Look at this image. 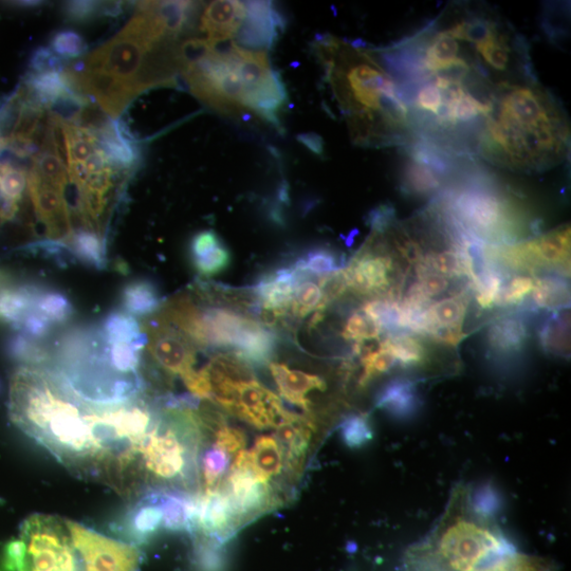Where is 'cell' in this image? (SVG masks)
Masks as SVG:
<instances>
[{
  "mask_svg": "<svg viewBox=\"0 0 571 571\" xmlns=\"http://www.w3.org/2000/svg\"><path fill=\"white\" fill-rule=\"evenodd\" d=\"M489 114L475 130L476 152L511 171L540 173L569 155L570 128L559 101L527 73L490 82Z\"/></svg>",
  "mask_w": 571,
  "mask_h": 571,
  "instance_id": "cell-1",
  "label": "cell"
},
{
  "mask_svg": "<svg viewBox=\"0 0 571 571\" xmlns=\"http://www.w3.org/2000/svg\"><path fill=\"white\" fill-rule=\"evenodd\" d=\"M9 414L18 429L70 471L102 480L106 456L97 407L73 393L49 368H17Z\"/></svg>",
  "mask_w": 571,
  "mask_h": 571,
  "instance_id": "cell-2",
  "label": "cell"
},
{
  "mask_svg": "<svg viewBox=\"0 0 571 571\" xmlns=\"http://www.w3.org/2000/svg\"><path fill=\"white\" fill-rule=\"evenodd\" d=\"M313 49L356 145L402 146L412 140L409 108L373 49L329 34L321 35Z\"/></svg>",
  "mask_w": 571,
  "mask_h": 571,
  "instance_id": "cell-3",
  "label": "cell"
},
{
  "mask_svg": "<svg viewBox=\"0 0 571 571\" xmlns=\"http://www.w3.org/2000/svg\"><path fill=\"white\" fill-rule=\"evenodd\" d=\"M179 73L192 94L228 116L251 115L281 126L286 87L265 50L231 42L219 48L207 39H189L178 47Z\"/></svg>",
  "mask_w": 571,
  "mask_h": 571,
  "instance_id": "cell-4",
  "label": "cell"
},
{
  "mask_svg": "<svg viewBox=\"0 0 571 571\" xmlns=\"http://www.w3.org/2000/svg\"><path fill=\"white\" fill-rule=\"evenodd\" d=\"M490 515L476 507L468 486L452 491L429 536L405 552L407 571H480L515 551Z\"/></svg>",
  "mask_w": 571,
  "mask_h": 571,
  "instance_id": "cell-5",
  "label": "cell"
},
{
  "mask_svg": "<svg viewBox=\"0 0 571 571\" xmlns=\"http://www.w3.org/2000/svg\"><path fill=\"white\" fill-rule=\"evenodd\" d=\"M437 205L456 227L485 243L518 242L538 228L522 202L483 171L472 172L455 184Z\"/></svg>",
  "mask_w": 571,
  "mask_h": 571,
  "instance_id": "cell-6",
  "label": "cell"
},
{
  "mask_svg": "<svg viewBox=\"0 0 571 571\" xmlns=\"http://www.w3.org/2000/svg\"><path fill=\"white\" fill-rule=\"evenodd\" d=\"M198 414L190 410L159 413L152 430L134 451L133 486L189 485L197 475V455L202 437Z\"/></svg>",
  "mask_w": 571,
  "mask_h": 571,
  "instance_id": "cell-7",
  "label": "cell"
},
{
  "mask_svg": "<svg viewBox=\"0 0 571 571\" xmlns=\"http://www.w3.org/2000/svg\"><path fill=\"white\" fill-rule=\"evenodd\" d=\"M26 554L20 571H82L66 520L35 514L22 526Z\"/></svg>",
  "mask_w": 571,
  "mask_h": 571,
  "instance_id": "cell-8",
  "label": "cell"
},
{
  "mask_svg": "<svg viewBox=\"0 0 571 571\" xmlns=\"http://www.w3.org/2000/svg\"><path fill=\"white\" fill-rule=\"evenodd\" d=\"M159 42L142 25L131 20L114 39L70 67L77 70H104L135 87L147 53Z\"/></svg>",
  "mask_w": 571,
  "mask_h": 571,
  "instance_id": "cell-9",
  "label": "cell"
},
{
  "mask_svg": "<svg viewBox=\"0 0 571 571\" xmlns=\"http://www.w3.org/2000/svg\"><path fill=\"white\" fill-rule=\"evenodd\" d=\"M82 571H140L141 555L135 545L110 539L66 520Z\"/></svg>",
  "mask_w": 571,
  "mask_h": 571,
  "instance_id": "cell-10",
  "label": "cell"
},
{
  "mask_svg": "<svg viewBox=\"0 0 571 571\" xmlns=\"http://www.w3.org/2000/svg\"><path fill=\"white\" fill-rule=\"evenodd\" d=\"M142 328L147 337L146 354L160 370L180 377L193 370L196 346L180 330L159 317Z\"/></svg>",
  "mask_w": 571,
  "mask_h": 571,
  "instance_id": "cell-11",
  "label": "cell"
},
{
  "mask_svg": "<svg viewBox=\"0 0 571 571\" xmlns=\"http://www.w3.org/2000/svg\"><path fill=\"white\" fill-rule=\"evenodd\" d=\"M63 73L72 89L94 98L103 112L113 120H117L139 95L131 83L104 70H77L67 66Z\"/></svg>",
  "mask_w": 571,
  "mask_h": 571,
  "instance_id": "cell-12",
  "label": "cell"
},
{
  "mask_svg": "<svg viewBox=\"0 0 571 571\" xmlns=\"http://www.w3.org/2000/svg\"><path fill=\"white\" fill-rule=\"evenodd\" d=\"M226 494L234 513L237 525L243 519L260 512L269 506V482L262 480L256 473L251 453L238 452L228 478Z\"/></svg>",
  "mask_w": 571,
  "mask_h": 571,
  "instance_id": "cell-13",
  "label": "cell"
},
{
  "mask_svg": "<svg viewBox=\"0 0 571 571\" xmlns=\"http://www.w3.org/2000/svg\"><path fill=\"white\" fill-rule=\"evenodd\" d=\"M393 269L392 257L383 250L379 234L373 232L371 241L343 273L348 289L370 296L390 289Z\"/></svg>",
  "mask_w": 571,
  "mask_h": 571,
  "instance_id": "cell-14",
  "label": "cell"
},
{
  "mask_svg": "<svg viewBox=\"0 0 571 571\" xmlns=\"http://www.w3.org/2000/svg\"><path fill=\"white\" fill-rule=\"evenodd\" d=\"M237 526L225 490L217 489L196 495L195 531L220 544L232 536Z\"/></svg>",
  "mask_w": 571,
  "mask_h": 571,
  "instance_id": "cell-15",
  "label": "cell"
},
{
  "mask_svg": "<svg viewBox=\"0 0 571 571\" xmlns=\"http://www.w3.org/2000/svg\"><path fill=\"white\" fill-rule=\"evenodd\" d=\"M163 529V512L157 490L144 494L115 525V531L133 545L151 541Z\"/></svg>",
  "mask_w": 571,
  "mask_h": 571,
  "instance_id": "cell-16",
  "label": "cell"
},
{
  "mask_svg": "<svg viewBox=\"0 0 571 571\" xmlns=\"http://www.w3.org/2000/svg\"><path fill=\"white\" fill-rule=\"evenodd\" d=\"M306 278L293 266L276 269L255 284L253 294L261 309L280 317L291 307L294 293Z\"/></svg>",
  "mask_w": 571,
  "mask_h": 571,
  "instance_id": "cell-17",
  "label": "cell"
},
{
  "mask_svg": "<svg viewBox=\"0 0 571 571\" xmlns=\"http://www.w3.org/2000/svg\"><path fill=\"white\" fill-rule=\"evenodd\" d=\"M248 13V5L233 0H219L208 4L202 11L199 29L207 40L220 44L237 39L242 31Z\"/></svg>",
  "mask_w": 571,
  "mask_h": 571,
  "instance_id": "cell-18",
  "label": "cell"
},
{
  "mask_svg": "<svg viewBox=\"0 0 571 571\" xmlns=\"http://www.w3.org/2000/svg\"><path fill=\"white\" fill-rule=\"evenodd\" d=\"M247 5L246 21L237 41L253 50L271 47L283 25L280 14L267 2H247Z\"/></svg>",
  "mask_w": 571,
  "mask_h": 571,
  "instance_id": "cell-19",
  "label": "cell"
},
{
  "mask_svg": "<svg viewBox=\"0 0 571 571\" xmlns=\"http://www.w3.org/2000/svg\"><path fill=\"white\" fill-rule=\"evenodd\" d=\"M190 257L194 269L207 278L225 271L232 261L227 245L213 230L200 231L192 237Z\"/></svg>",
  "mask_w": 571,
  "mask_h": 571,
  "instance_id": "cell-20",
  "label": "cell"
},
{
  "mask_svg": "<svg viewBox=\"0 0 571 571\" xmlns=\"http://www.w3.org/2000/svg\"><path fill=\"white\" fill-rule=\"evenodd\" d=\"M526 245L538 268H557L569 274L570 227L533 238Z\"/></svg>",
  "mask_w": 571,
  "mask_h": 571,
  "instance_id": "cell-21",
  "label": "cell"
},
{
  "mask_svg": "<svg viewBox=\"0 0 571 571\" xmlns=\"http://www.w3.org/2000/svg\"><path fill=\"white\" fill-rule=\"evenodd\" d=\"M97 136L110 168L116 171L131 170L139 163L140 147L125 136L123 126L117 120L110 122Z\"/></svg>",
  "mask_w": 571,
  "mask_h": 571,
  "instance_id": "cell-22",
  "label": "cell"
},
{
  "mask_svg": "<svg viewBox=\"0 0 571 571\" xmlns=\"http://www.w3.org/2000/svg\"><path fill=\"white\" fill-rule=\"evenodd\" d=\"M270 371L280 394L290 403L298 405V407L308 410L309 400L307 394L312 391H325L327 385L325 381L315 375H309L304 372L290 370V368L281 363H270Z\"/></svg>",
  "mask_w": 571,
  "mask_h": 571,
  "instance_id": "cell-23",
  "label": "cell"
},
{
  "mask_svg": "<svg viewBox=\"0 0 571 571\" xmlns=\"http://www.w3.org/2000/svg\"><path fill=\"white\" fill-rule=\"evenodd\" d=\"M473 45L478 55L476 64L478 66L485 64L491 68L492 72H507L512 60L517 58V51L519 52L517 47L522 46L517 43V40L511 43L510 34L501 29L499 23L484 40Z\"/></svg>",
  "mask_w": 571,
  "mask_h": 571,
  "instance_id": "cell-24",
  "label": "cell"
},
{
  "mask_svg": "<svg viewBox=\"0 0 571 571\" xmlns=\"http://www.w3.org/2000/svg\"><path fill=\"white\" fill-rule=\"evenodd\" d=\"M276 335L268 327L250 319L233 354L250 364L261 365L269 361L275 351Z\"/></svg>",
  "mask_w": 571,
  "mask_h": 571,
  "instance_id": "cell-25",
  "label": "cell"
},
{
  "mask_svg": "<svg viewBox=\"0 0 571 571\" xmlns=\"http://www.w3.org/2000/svg\"><path fill=\"white\" fill-rule=\"evenodd\" d=\"M527 340V326L525 321L518 317H503L495 321L487 335V344L491 353L502 357L522 353Z\"/></svg>",
  "mask_w": 571,
  "mask_h": 571,
  "instance_id": "cell-26",
  "label": "cell"
},
{
  "mask_svg": "<svg viewBox=\"0 0 571 571\" xmlns=\"http://www.w3.org/2000/svg\"><path fill=\"white\" fill-rule=\"evenodd\" d=\"M41 285H8L0 289V323L12 325L15 329L33 310L36 294Z\"/></svg>",
  "mask_w": 571,
  "mask_h": 571,
  "instance_id": "cell-27",
  "label": "cell"
},
{
  "mask_svg": "<svg viewBox=\"0 0 571 571\" xmlns=\"http://www.w3.org/2000/svg\"><path fill=\"white\" fill-rule=\"evenodd\" d=\"M276 429H278L276 436L285 447L288 468L292 471L298 470L309 449L312 431L316 430L315 427L309 420L298 416L296 420Z\"/></svg>",
  "mask_w": 571,
  "mask_h": 571,
  "instance_id": "cell-28",
  "label": "cell"
},
{
  "mask_svg": "<svg viewBox=\"0 0 571 571\" xmlns=\"http://www.w3.org/2000/svg\"><path fill=\"white\" fill-rule=\"evenodd\" d=\"M123 311L133 317L153 315L162 307V297L157 285L150 280H137L127 284L122 291Z\"/></svg>",
  "mask_w": 571,
  "mask_h": 571,
  "instance_id": "cell-29",
  "label": "cell"
},
{
  "mask_svg": "<svg viewBox=\"0 0 571 571\" xmlns=\"http://www.w3.org/2000/svg\"><path fill=\"white\" fill-rule=\"evenodd\" d=\"M401 187L409 195L429 196L440 189L441 175L429 165L408 157L401 171Z\"/></svg>",
  "mask_w": 571,
  "mask_h": 571,
  "instance_id": "cell-30",
  "label": "cell"
},
{
  "mask_svg": "<svg viewBox=\"0 0 571 571\" xmlns=\"http://www.w3.org/2000/svg\"><path fill=\"white\" fill-rule=\"evenodd\" d=\"M104 340L109 343H136L146 339L138 320L123 310L109 312L99 325Z\"/></svg>",
  "mask_w": 571,
  "mask_h": 571,
  "instance_id": "cell-31",
  "label": "cell"
},
{
  "mask_svg": "<svg viewBox=\"0 0 571 571\" xmlns=\"http://www.w3.org/2000/svg\"><path fill=\"white\" fill-rule=\"evenodd\" d=\"M251 457L253 467L262 480L269 482L271 477L278 476L284 465V451L278 439L262 436L256 440Z\"/></svg>",
  "mask_w": 571,
  "mask_h": 571,
  "instance_id": "cell-32",
  "label": "cell"
},
{
  "mask_svg": "<svg viewBox=\"0 0 571 571\" xmlns=\"http://www.w3.org/2000/svg\"><path fill=\"white\" fill-rule=\"evenodd\" d=\"M76 260L91 268L106 267V241L100 235L89 231H78L72 234L67 244Z\"/></svg>",
  "mask_w": 571,
  "mask_h": 571,
  "instance_id": "cell-33",
  "label": "cell"
},
{
  "mask_svg": "<svg viewBox=\"0 0 571 571\" xmlns=\"http://www.w3.org/2000/svg\"><path fill=\"white\" fill-rule=\"evenodd\" d=\"M380 345L405 368L422 367L429 361L428 349L418 339L407 334L390 335Z\"/></svg>",
  "mask_w": 571,
  "mask_h": 571,
  "instance_id": "cell-34",
  "label": "cell"
},
{
  "mask_svg": "<svg viewBox=\"0 0 571 571\" xmlns=\"http://www.w3.org/2000/svg\"><path fill=\"white\" fill-rule=\"evenodd\" d=\"M33 310L41 313L53 325L66 323L75 312L65 293L44 286L36 294Z\"/></svg>",
  "mask_w": 571,
  "mask_h": 571,
  "instance_id": "cell-35",
  "label": "cell"
},
{
  "mask_svg": "<svg viewBox=\"0 0 571 571\" xmlns=\"http://www.w3.org/2000/svg\"><path fill=\"white\" fill-rule=\"evenodd\" d=\"M345 266L344 257L326 247L312 248L304 253L293 267L304 275H328Z\"/></svg>",
  "mask_w": 571,
  "mask_h": 571,
  "instance_id": "cell-36",
  "label": "cell"
},
{
  "mask_svg": "<svg viewBox=\"0 0 571 571\" xmlns=\"http://www.w3.org/2000/svg\"><path fill=\"white\" fill-rule=\"evenodd\" d=\"M6 353L13 361L26 366L44 367L51 360V353L40 341L33 340L22 333L7 340Z\"/></svg>",
  "mask_w": 571,
  "mask_h": 571,
  "instance_id": "cell-37",
  "label": "cell"
},
{
  "mask_svg": "<svg viewBox=\"0 0 571 571\" xmlns=\"http://www.w3.org/2000/svg\"><path fill=\"white\" fill-rule=\"evenodd\" d=\"M423 263L432 271L446 276V278H463L468 271L462 247L454 241L449 249L440 252H431L423 256Z\"/></svg>",
  "mask_w": 571,
  "mask_h": 571,
  "instance_id": "cell-38",
  "label": "cell"
},
{
  "mask_svg": "<svg viewBox=\"0 0 571 571\" xmlns=\"http://www.w3.org/2000/svg\"><path fill=\"white\" fill-rule=\"evenodd\" d=\"M415 401L413 385L408 381L396 380L379 392L376 405L379 409L402 415L414 409Z\"/></svg>",
  "mask_w": 571,
  "mask_h": 571,
  "instance_id": "cell-39",
  "label": "cell"
},
{
  "mask_svg": "<svg viewBox=\"0 0 571 571\" xmlns=\"http://www.w3.org/2000/svg\"><path fill=\"white\" fill-rule=\"evenodd\" d=\"M48 186L65 196L69 183L67 167L61 157L52 151H42L33 158L31 168Z\"/></svg>",
  "mask_w": 571,
  "mask_h": 571,
  "instance_id": "cell-40",
  "label": "cell"
},
{
  "mask_svg": "<svg viewBox=\"0 0 571 571\" xmlns=\"http://www.w3.org/2000/svg\"><path fill=\"white\" fill-rule=\"evenodd\" d=\"M532 298L541 308L555 309L567 305L569 288L567 282L558 276H545L534 280Z\"/></svg>",
  "mask_w": 571,
  "mask_h": 571,
  "instance_id": "cell-41",
  "label": "cell"
},
{
  "mask_svg": "<svg viewBox=\"0 0 571 571\" xmlns=\"http://www.w3.org/2000/svg\"><path fill=\"white\" fill-rule=\"evenodd\" d=\"M541 343L545 351L566 356L569 353V319L567 312L556 313L541 330Z\"/></svg>",
  "mask_w": 571,
  "mask_h": 571,
  "instance_id": "cell-42",
  "label": "cell"
},
{
  "mask_svg": "<svg viewBox=\"0 0 571 571\" xmlns=\"http://www.w3.org/2000/svg\"><path fill=\"white\" fill-rule=\"evenodd\" d=\"M223 544L198 534L194 541L193 564L197 571H225L227 559Z\"/></svg>",
  "mask_w": 571,
  "mask_h": 571,
  "instance_id": "cell-43",
  "label": "cell"
},
{
  "mask_svg": "<svg viewBox=\"0 0 571 571\" xmlns=\"http://www.w3.org/2000/svg\"><path fill=\"white\" fill-rule=\"evenodd\" d=\"M368 318H371L381 331L398 334L400 330L399 301L390 298L376 299L366 303L362 310Z\"/></svg>",
  "mask_w": 571,
  "mask_h": 571,
  "instance_id": "cell-44",
  "label": "cell"
},
{
  "mask_svg": "<svg viewBox=\"0 0 571 571\" xmlns=\"http://www.w3.org/2000/svg\"><path fill=\"white\" fill-rule=\"evenodd\" d=\"M480 571H557V566L547 559L515 550Z\"/></svg>",
  "mask_w": 571,
  "mask_h": 571,
  "instance_id": "cell-45",
  "label": "cell"
},
{
  "mask_svg": "<svg viewBox=\"0 0 571 571\" xmlns=\"http://www.w3.org/2000/svg\"><path fill=\"white\" fill-rule=\"evenodd\" d=\"M294 316L304 318L315 310H324L323 292L319 284L303 280L294 293V298L290 307Z\"/></svg>",
  "mask_w": 571,
  "mask_h": 571,
  "instance_id": "cell-46",
  "label": "cell"
},
{
  "mask_svg": "<svg viewBox=\"0 0 571 571\" xmlns=\"http://www.w3.org/2000/svg\"><path fill=\"white\" fill-rule=\"evenodd\" d=\"M27 187V174L11 164L0 165V202L18 205Z\"/></svg>",
  "mask_w": 571,
  "mask_h": 571,
  "instance_id": "cell-47",
  "label": "cell"
},
{
  "mask_svg": "<svg viewBox=\"0 0 571 571\" xmlns=\"http://www.w3.org/2000/svg\"><path fill=\"white\" fill-rule=\"evenodd\" d=\"M201 464L202 477H204L205 485L204 492L219 489L221 477L225 475L229 466V455L214 446L202 456Z\"/></svg>",
  "mask_w": 571,
  "mask_h": 571,
  "instance_id": "cell-48",
  "label": "cell"
},
{
  "mask_svg": "<svg viewBox=\"0 0 571 571\" xmlns=\"http://www.w3.org/2000/svg\"><path fill=\"white\" fill-rule=\"evenodd\" d=\"M51 51L62 60L81 58L88 49L83 36L75 30L55 32L49 42Z\"/></svg>",
  "mask_w": 571,
  "mask_h": 571,
  "instance_id": "cell-49",
  "label": "cell"
},
{
  "mask_svg": "<svg viewBox=\"0 0 571 571\" xmlns=\"http://www.w3.org/2000/svg\"><path fill=\"white\" fill-rule=\"evenodd\" d=\"M382 331L377 324L368 318L365 313L355 312L346 321L343 329V337L359 343L378 339Z\"/></svg>",
  "mask_w": 571,
  "mask_h": 571,
  "instance_id": "cell-50",
  "label": "cell"
},
{
  "mask_svg": "<svg viewBox=\"0 0 571 571\" xmlns=\"http://www.w3.org/2000/svg\"><path fill=\"white\" fill-rule=\"evenodd\" d=\"M342 437L346 445L358 448L372 439L370 422L362 415H349L343 419L340 425Z\"/></svg>",
  "mask_w": 571,
  "mask_h": 571,
  "instance_id": "cell-51",
  "label": "cell"
},
{
  "mask_svg": "<svg viewBox=\"0 0 571 571\" xmlns=\"http://www.w3.org/2000/svg\"><path fill=\"white\" fill-rule=\"evenodd\" d=\"M62 13L70 23L86 24L104 16V3L87 0L67 2L63 5Z\"/></svg>",
  "mask_w": 571,
  "mask_h": 571,
  "instance_id": "cell-52",
  "label": "cell"
},
{
  "mask_svg": "<svg viewBox=\"0 0 571 571\" xmlns=\"http://www.w3.org/2000/svg\"><path fill=\"white\" fill-rule=\"evenodd\" d=\"M533 287L534 280L529 278V276H515L509 284L503 286L496 305L512 306L520 304L532 292Z\"/></svg>",
  "mask_w": 571,
  "mask_h": 571,
  "instance_id": "cell-53",
  "label": "cell"
},
{
  "mask_svg": "<svg viewBox=\"0 0 571 571\" xmlns=\"http://www.w3.org/2000/svg\"><path fill=\"white\" fill-rule=\"evenodd\" d=\"M67 65L55 55L48 47H39L31 55L29 68L30 72H63Z\"/></svg>",
  "mask_w": 571,
  "mask_h": 571,
  "instance_id": "cell-54",
  "label": "cell"
},
{
  "mask_svg": "<svg viewBox=\"0 0 571 571\" xmlns=\"http://www.w3.org/2000/svg\"><path fill=\"white\" fill-rule=\"evenodd\" d=\"M53 324L38 311H30L17 330H21L25 336L41 341L49 336Z\"/></svg>",
  "mask_w": 571,
  "mask_h": 571,
  "instance_id": "cell-55",
  "label": "cell"
},
{
  "mask_svg": "<svg viewBox=\"0 0 571 571\" xmlns=\"http://www.w3.org/2000/svg\"><path fill=\"white\" fill-rule=\"evenodd\" d=\"M246 439L242 431L234 428L219 425L216 431V444L220 450L226 452L229 456L236 452H241L245 448Z\"/></svg>",
  "mask_w": 571,
  "mask_h": 571,
  "instance_id": "cell-56",
  "label": "cell"
},
{
  "mask_svg": "<svg viewBox=\"0 0 571 571\" xmlns=\"http://www.w3.org/2000/svg\"><path fill=\"white\" fill-rule=\"evenodd\" d=\"M116 172L115 169L108 167L101 172L89 175L84 187L78 193L86 190L107 196L115 187Z\"/></svg>",
  "mask_w": 571,
  "mask_h": 571,
  "instance_id": "cell-57",
  "label": "cell"
},
{
  "mask_svg": "<svg viewBox=\"0 0 571 571\" xmlns=\"http://www.w3.org/2000/svg\"><path fill=\"white\" fill-rule=\"evenodd\" d=\"M26 554V546L22 539H14L4 547L3 565L7 571H20Z\"/></svg>",
  "mask_w": 571,
  "mask_h": 571,
  "instance_id": "cell-58",
  "label": "cell"
},
{
  "mask_svg": "<svg viewBox=\"0 0 571 571\" xmlns=\"http://www.w3.org/2000/svg\"><path fill=\"white\" fill-rule=\"evenodd\" d=\"M395 220V209L389 205H383L368 215L367 224L373 232L381 233L391 227Z\"/></svg>",
  "mask_w": 571,
  "mask_h": 571,
  "instance_id": "cell-59",
  "label": "cell"
},
{
  "mask_svg": "<svg viewBox=\"0 0 571 571\" xmlns=\"http://www.w3.org/2000/svg\"><path fill=\"white\" fill-rule=\"evenodd\" d=\"M84 165L90 175L101 172L109 167L107 159L100 147L88 158Z\"/></svg>",
  "mask_w": 571,
  "mask_h": 571,
  "instance_id": "cell-60",
  "label": "cell"
},
{
  "mask_svg": "<svg viewBox=\"0 0 571 571\" xmlns=\"http://www.w3.org/2000/svg\"><path fill=\"white\" fill-rule=\"evenodd\" d=\"M42 4H43L42 2H13L11 3V6L24 9H32V8H38Z\"/></svg>",
  "mask_w": 571,
  "mask_h": 571,
  "instance_id": "cell-61",
  "label": "cell"
},
{
  "mask_svg": "<svg viewBox=\"0 0 571 571\" xmlns=\"http://www.w3.org/2000/svg\"><path fill=\"white\" fill-rule=\"evenodd\" d=\"M11 284V276L4 270H0V289Z\"/></svg>",
  "mask_w": 571,
  "mask_h": 571,
  "instance_id": "cell-62",
  "label": "cell"
},
{
  "mask_svg": "<svg viewBox=\"0 0 571 571\" xmlns=\"http://www.w3.org/2000/svg\"><path fill=\"white\" fill-rule=\"evenodd\" d=\"M8 138L0 137V154H2L6 149H8Z\"/></svg>",
  "mask_w": 571,
  "mask_h": 571,
  "instance_id": "cell-63",
  "label": "cell"
},
{
  "mask_svg": "<svg viewBox=\"0 0 571 571\" xmlns=\"http://www.w3.org/2000/svg\"><path fill=\"white\" fill-rule=\"evenodd\" d=\"M0 392H2V381H0Z\"/></svg>",
  "mask_w": 571,
  "mask_h": 571,
  "instance_id": "cell-64",
  "label": "cell"
}]
</instances>
